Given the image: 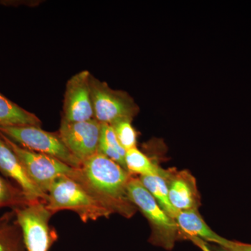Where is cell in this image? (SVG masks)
Instances as JSON below:
<instances>
[{
  "instance_id": "cell-1",
  "label": "cell",
  "mask_w": 251,
  "mask_h": 251,
  "mask_svg": "<svg viewBox=\"0 0 251 251\" xmlns=\"http://www.w3.org/2000/svg\"><path fill=\"white\" fill-rule=\"evenodd\" d=\"M130 177L125 168L98 152L82 163L74 178L112 213L130 216L134 210L127 194Z\"/></svg>"
},
{
  "instance_id": "cell-2",
  "label": "cell",
  "mask_w": 251,
  "mask_h": 251,
  "mask_svg": "<svg viewBox=\"0 0 251 251\" xmlns=\"http://www.w3.org/2000/svg\"><path fill=\"white\" fill-rule=\"evenodd\" d=\"M46 206L52 214L62 210L74 211L84 223L112 214L82 183L70 176H62L54 181L48 192Z\"/></svg>"
},
{
  "instance_id": "cell-3",
  "label": "cell",
  "mask_w": 251,
  "mask_h": 251,
  "mask_svg": "<svg viewBox=\"0 0 251 251\" xmlns=\"http://www.w3.org/2000/svg\"><path fill=\"white\" fill-rule=\"evenodd\" d=\"M127 194L132 204L141 211L152 226L151 242L166 250L173 249L179 232L176 221L162 209L138 178H130Z\"/></svg>"
},
{
  "instance_id": "cell-4",
  "label": "cell",
  "mask_w": 251,
  "mask_h": 251,
  "mask_svg": "<svg viewBox=\"0 0 251 251\" xmlns=\"http://www.w3.org/2000/svg\"><path fill=\"white\" fill-rule=\"evenodd\" d=\"M0 133L21 148L58 158L69 166L80 168L82 163L67 148L58 134L35 126L0 128Z\"/></svg>"
},
{
  "instance_id": "cell-5",
  "label": "cell",
  "mask_w": 251,
  "mask_h": 251,
  "mask_svg": "<svg viewBox=\"0 0 251 251\" xmlns=\"http://www.w3.org/2000/svg\"><path fill=\"white\" fill-rule=\"evenodd\" d=\"M14 215L22 230L27 251H49L57 239V233L50 226L53 215L46 203L36 201L15 208Z\"/></svg>"
},
{
  "instance_id": "cell-6",
  "label": "cell",
  "mask_w": 251,
  "mask_h": 251,
  "mask_svg": "<svg viewBox=\"0 0 251 251\" xmlns=\"http://www.w3.org/2000/svg\"><path fill=\"white\" fill-rule=\"evenodd\" d=\"M90 82L95 120L109 125L122 120H133L139 108L126 92L110 88L92 74Z\"/></svg>"
},
{
  "instance_id": "cell-7",
  "label": "cell",
  "mask_w": 251,
  "mask_h": 251,
  "mask_svg": "<svg viewBox=\"0 0 251 251\" xmlns=\"http://www.w3.org/2000/svg\"><path fill=\"white\" fill-rule=\"evenodd\" d=\"M0 135L22 162L32 181L46 194L48 195L50 188L58 178L76 176L78 168L69 166L53 156L21 148L1 133Z\"/></svg>"
},
{
  "instance_id": "cell-8",
  "label": "cell",
  "mask_w": 251,
  "mask_h": 251,
  "mask_svg": "<svg viewBox=\"0 0 251 251\" xmlns=\"http://www.w3.org/2000/svg\"><path fill=\"white\" fill-rule=\"evenodd\" d=\"M100 131L101 123L95 119L73 122L62 119L57 133L69 151L82 163L98 153Z\"/></svg>"
},
{
  "instance_id": "cell-9",
  "label": "cell",
  "mask_w": 251,
  "mask_h": 251,
  "mask_svg": "<svg viewBox=\"0 0 251 251\" xmlns=\"http://www.w3.org/2000/svg\"><path fill=\"white\" fill-rule=\"evenodd\" d=\"M90 76L88 71H82L68 80L64 94L62 120L73 122L94 119Z\"/></svg>"
},
{
  "instance_id": "cell-10",
  "label": "cell",
  "mask_w": 251,
  "mask_h": 251,
  "mask_svg": "<svg viewBox=\"0 0 251 251\" xmlns=\"http://www.w3.org/2000/svg\"><path fill=\"white\" fill-rule=\"evenodd\" d=\"M0 172L14 180L30 202H47L48 195L41 191L28 175L17 155L0 135Z\"/></svg>"
},
{
  "instance_id": "cell-11",
  "label": "cell",
  "mask_w": 251,
  "mask_h": 251,
  "mask_svg": "<svg viewBox=\"0 0 251 251\" xmlns=\"http://www.w3.org/2000/svg\"><path fill=\"white\" fill-rule=\"evenodd\" d=\"M179 230L184 234L185 237H196L205 242L215 243L223 249L228 239L221 237L212 230L200 216L196 209L179 211L175 218Z\"/></svg>"
},
{
  "instance_id": "cell-12",
  "label": "cell",
  "mask_w": 251,
  "mask_h": 251,
  "mask_svg": "<svg viewBox=\"0 0 251 251\" xmlns=\"http://www.w3.org/2000/svg\"><path fill=\"white\" fill-rule=\"evenodd\" d=\"M170 202L176 211L196 209L197 198L196 188L190 176L179 175L173 178L168 184Z\"/></svg>"
},
{
  "instance_id": "cell-13",
  "label": "cell",
  "mask_w": 251,
  "mask_h": 251,
  "mask_svg": "<svg viewBox=\"0 0 251 251\" xmlns=\"http://www.w3.org/2000/svg\"><path fill=\"white\" fill-rule=\"evenodd\" d=\"M41 121L32 112L21 108L0 93V128L35 126H40Z\"/></svg>"
},
{
  "instance_id": "cell-14",
  "label": "cell",
  "mask_w": 251,
  "mask_h": 251,
  "mask_svg": "<svg viewBox=\"0 0 251 251\" xmlns=\"http://www.w3.org/2000/svg\"><path fill=\"white\" fill-rule=\"evenodd\" d=\"M167 176L168 175H152L140 176L139 179L143 186L156 199L162 209L175 221V218L179 214V211H176L170 202Z\"/></svg>"
},
{
  "instance_id": "cell-15",
  "label": "cell",
  "mask_w": 251,
  "mask_h": 251,
  "mask_svg": "<svg viewBox=\"0 0 251 251\" xmlns=\"http://www.w3.org/2000/svg\"><path fill=\"white\" fill-rule=\"evenodd\" d=\"M0 251H27L21 227L11 216L0 220Z\"/></svg>"
},
{
  "instance_id": "cell-16",
  "label": "cell",
  "mask_w": 251,
  "mask_h": 251,
  "mask_svg": "<svg viewBox=\"0 0 251 251\" xmlns=\"http://www.w3.org/2000/svg\"><path fill=\"white\" fill-rule=\"evenodd\" d=\"M98 152L116 162L126 171L125 164L126 150L119 142L112 126L101 124Z\"/></svg>"
},
{
  "instance_id": "cell-17",
  "label": "cell",
  "mask_w": 251,
  "mask_h": 251,
  "mask_svg": "<svg viewBox=\"0 0 251 251\" xmlns=\"http://www.w3.org/2000/svg\"><path fill=\"white\" fill-rule=\"evenodd\" d=\"M126 169L131 174L140 175V176L163 175L168 173L151 161L145 153L137 148L127 150L125 156Z\"/></svg>"
},
{
  "instance_id": "cell-18",
  "label": "cell",
  "mask_w": 251,
  "mask_h": 251,
  "mask_svg": "<svg viewBox=\"0 0 251 251\" xmlns=\"http://www.w3.org/2000/svg\"><path fill=\"white\" fill-rule=\"evenodd\" d=\"M33 202L19 187H16L0 175V208L11 206L18 208Z\"/></svg>"
},
{
  "instance_id": "cell-19",
  "label": "cell",
  "mask_w": 251,
  "mask_h": 251,
  "mask_svg": "<svg viewBox=\"0 0 251 251\" xmlns=\"http://www.w3.org/2000/svg\"><path fill=\"white\" fill-rule=\"evenodd\" d=\"M132 120H122L112 126L120 143L126 150L136 148L137 133L131 125Z\"/></svg>"
},
{
  "instance_id": "cell-20",
  "label": "cell",
  "mask_w": 251,
  "mask_h": 251,
  "mask_svg": "<svg viewBox=\"0 0 251 251\" xmlns=\"http://www.w3.org/2000/svg\"><path fill=\"white\" fill-rule=\"evenodd\" d=\"M224 249L229 251H251V244L229 240Z\"/></svg>"
},
{
  "instance_id": "cell-21",
  "label": "cell",
  "mask_w": 251,
  "mask_h": 251,
  "mask_svg": "<svg viewBox=\"0 0 251 251\" xmlns=\"http://www.w3.org/2000/svg\"><path fill=\"white\" fill-rule=\"evenodd\" d=\"M188 239L191 241L195 244V245L197 246L200 249H201L202 251H214L211 250V248L207 245L205 241L202 240V239H200V238L196 237H188ZM229 251L226 250V249H224L222 251Z\"/></svg>"
}]
</instances>
